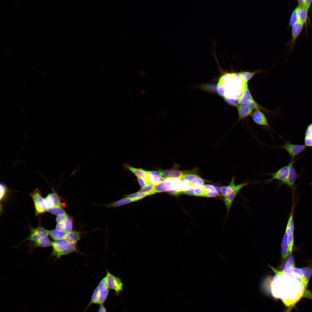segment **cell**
Returning a JSON list of instances; mask_svg holds the SVG:
<instances>
[{"label":"cell","instance_id":"obj_1","mask_svg":"<svg viewBox=\"0 0 312 312\" xmlns=\"http://www.w3.org/2000/svg\"><path fill=\"white\" fill-rule=\"evenodd\" d=\"M247 83L238 73H226L219 78L216 91L225 101L237 99L241 96Z\"/></svg>","mask_w":312,"mask_h":312},{"label":"cell","instance_id":"obj_2","mask_svg":"<svg viewBox=\"0 0 312 312\" xmlns=\"http://www.w3.org/2000/svg\"><path fill=\"white\" fill-rule=\"evenodd\" d=\"M30 196L34 201L36 215L43 213L47 211L49 207L47 202L42 196L38 188L34 190L30 194Z\"/></svg>","mask_w":312,"mask_h":312},{"label":"cell","instance_id":"obj_3","mask_svg":"<svg viewBox=\"0 0 312 312\" xmlns=\"http://www.w3.org/2000/svg\"><path fill=\"white\" fill-rule=\"evenodd\" d=\"M306 146L305 145L292 144L287 141L284 144L277 147L286 151L290 156L291 160H294L296 156L305 150Z\"/></svg>","mask_w":312,"mask_h":312},{"label":"cell","instance_id":"obj_4","mask_svg":"<svg viewBox=\"0 0 312 312\" xmlns=\"http://www.w3.org/2000/svg\"><path fill=\"white\" fill-rule=\"evenodd\" d=\"M107 285L109 289L114 290L116 295L119 294L123 291V284L121 279L107 270Z\"/></svg>","mask_w":312,"mask_h":312},{"label":"cell","instance_id":"obj_5","mask_svg":"<svg viewBox=\"0 0 312 312\" xmlns=\"http://www.w3.org/2000/svg\"><path fill=\"white\" fill-rule=\"evenodd\" d=\"M69 243L65 238L52 242V250L49 258L55 257L56 259H57L59 255L67 248Z\"/></svg>","mask_w":312,"mask_h":312},{"label":"cell","instance_id":"obj_6","mask_svg":"<svg viewBox=\"0 0 312 312\" xmlns=\"http://www.w3.org/2000/svg\"><path fill=\"white\" fill-rule=\"evenodd\" d=\"M250 184L244 183L236 185L234 190L230 194L224 196V202L226 205L227 213H229L233 202L237 194L244 187Z\"/></svg>","mask_w":312,"mask_h":312},{"label":"cell","instance_id":"obj_7","mask_svg":"<svg viewBox=\"0 0 312 312\" xmlns=\"http://www.w3.org/2000/svg\"><path fill=\"white\" fill-rule=\"evenodd\" d=\"M290 163L279 169L274 173H269L268 174L271 176V178L265 181V183H270L273 181L278 180L280 181L284 180L287 177L289 171Z\"/></svg>","mask_w":312,"mask_h":312},{"label":"cell","instance_id":"obj_8","mask_svg":"<svg viewBox=\"0 0 312 312\" xmlns=\"http://www.w3.org/2000/svg\"><path fill=\"white\" fill-rule=\"evenodd\" d=\"M295 161V160H291L290 162L288 174L284 180L280 182L281 184H285L291 189H294L295 181L298 177V174L293 166V164Z\"/></svg>","mask_w":312,"mask_h":312},{"label":"cell","instance_id":"obj_9","mask_svg":"<svg viewBox=\"0 0 312 312\" xmlns=\"http://www.w3.org/2000/svg\"><path fill=\"white\" fill-rule=\"evenodd\" d=\"M52 242L48 236L43 237L35 242H29L27 245L29 248L28 253L30 254L37 248H45L51 246Z\"/></svg>","mask_w":312,"mask_h":312},{"label":"cell","instance_id":"obj_10","mask_svg":"<svg viewBox=\"0 0 312 312\" xmlns=\"http://www.w3.org/2000/svg\"><path fill=\"white\" fill-rule=\"evenodd\" d=\"M304 24L298 21L292 25L291 44L289 50L291 52L293 49L296 40L302 31Z\"/></svg>","mask_w":312,"mask_h":312},{"label":"cell","instance_id":"obj_11","mask_svg":"<svg viewBox=\"0 0 312 312\" xmlns=\"http://www.w3.org/2000/svg\"><path fill=\"white\" fill-rule=\"evenodd\" d=\"M253 120L257 124L271 129L264 114L259 109L253 111L250 115Z\"/></svg>","mask_w":312,"mask_h":312},{"label":"cell","instance_id":"obj_12","mask_svg":"<svg viewBox=\"0 0 312 312\" xmlns=\"http://www.w3.org/2000/svg\"><path fill=\"white\" fill-rule=\"evenodd\" d=\"M159 171L161 176L165 178L181 179L184 174V170H180L176 168L166 170L156 169Z\"/></svg>","mask_w":312,"mask_h":312},{"label":"cell","instance_id":"obj_13","mask_svg":"<svg viewBox=\"0 0 312 312\" xmlns=\"http://www.w3.org/2000/svg\"><path fill=\"white\" fill-rule=\"evenodd\" d=\"M148 177V181L156 185L165 181L167 178L161 176L159 171H146Z\"/></svg>","mask_w":312,"mask_h":312},{"label":"cell","instance_id":"obj_14","mask_svg":"<svg viewBox=\"0 0 312 312\" xmlns=\"http://www.w3.org/2000/svg\"><path fill=\"white\" fill-rule=\"evenodd\" d=\"M172 178L167 179L165 181L156 185L150 195L164 192H167L170 190Z\"/></svg>","mask_w":312,"mask_h":312},{"label":"cell","instance_id":"obj_15","mask_svg":"<svg viewBox=\"0 0 312 312\" xmlns=\"http://www.w3.org/2000/svg\"><path fill=\"white\" fill-rule=\"evenodd\" d=\"M125 168L133 173L137 177L141 178L148 181V177L146 170L141 168H137L125 164H124Z\"/></svg>","mask_w":312,"mask_h":312},{"label":"cell","instance_id":"obj_16","mask_svg":"<svg viewBox=\"0 0 312 312\" xmlns=\"http://www.w3.org/2000/svg\"><path fill=\"white\" fill-rule=\"evenodd\" d=\"M239 101L240 105L246 106L255 101L248 88L247 83L245 85L243 93L239 99Z\"/></svg>","mask_w":312,"mask_h":312},{"label":"cell","instance_id":"obj_17","mask_svg":"<svg viewBox=\"0 0 312 312\" xmlns=\"http://www.w3.org/2000/svg\"><path fill=\"white\" fill-rule=\"evenodd\" d=\"M237 108L238 113L237 121L243 120L250 115L253 110L248 106L242 105H239Z\"/></svg>","mask_w":312,"mask_h":312},{"label":"cell","instance_id":"obj_18","mask_svg":"<svg viewBox=\"0 0 312 312\" xmlns=\"http://www.w3.org/2000/svg\"><path fill=\"white\" fill-rule=\"evenodd\" d=\"M297 14L299 21L303 23L304 25L306 33L307 32V21L308 18V11L307 9L303 7L300 6L298 5L297 6Z\"/></svg>","mask_w":312,"mask_h":312},{"label":"cell","instance_id":"obj_19","mask_svg":"<svg viewBox=\"0 0 312 312\" xmlns=\"http://www.w3.org/2000/svg\"><path fill=\"white\" fill-rule=\"evenodd\" d=\"M141 199L138 198H131L127 197L120 199L116 201L113 202L107 205H102L107 208L115 207L122 206L131 202L138 201Z\"/></svg>","mask_w":312,"mask_h":312},{"label":"cell","instance_id":"obj_20","mask_svg":"<svg viewBox=\"0 0 312 312\" xmlns=\"http://www.w3.org/2000/svg\"><path fill=\"white\" fill-rule=\"evenodd\" d=\"M45 199L49 207L61 205L60 197L56 193L49 194Z\"/></svg>","mask_w":312,"mask_h":312},{"label":"cell","instance_id":"obj_21","mask_svg":"<svg viewBox=\"0 0 312 312\" xmlns=\"http://www.w3.org/2000/svg\"><path fill=\"white\" fill-rule=\"evenodd\" d=\"M29 229L30 235L24 240L21 242L20 244L28 241H29L30 242H35L43 237H46L44 236L36 230V228L31 227Z\"/></svg>","mask_w":312,"mask_h":312},{"label":"cell","instance_id":"obj_22","mask_svg":"<svg viewBox=\"0 0 312 312\" xmlns=\"http://www.w3.org/2000/svg\"><path fill=\"white\" fill-rule=\"evenodd\" d=\"M281 252L282 258L284 259L290 254L288 244L287 234L286 230L282 241Z\"/></svg>","mask_w":312,"mask_h":312},{"label":"cell","instance_id":"obj_23","mask_svg":"<svg viewBox=\"0 0 312 312\" xmlns=\"http://www.w3.org/2000/svg\"><path fill=\"white\" fill-rule=\"evenodd\" d=\"M99 299L97 304H103L108 295L109 288L108 286L99 287Z\"/></svg>","mask_w":312,"mask_h":312},{"label":"cell","instance_id":"obj_24","mask_svg":"<svg viewBox=\"0 0 312 312\" xmlns=\"http://www.w3.org/2000/svg\"><path fill=\"white\" fill-rule=\"evenodd\" d=\"M303 273V276L301 277L302 282L307 287V285L312 275V268L310 266L300 268Z\"/></svg>","mask_w":312,"mask_h":312},{"label":"cell","instance_id":"obj_25","mask_svg":"<svg viewBox=\"0 0 312 312\" xmlns=\"http://www.w3.org/2000/svg\"><path fill=\"white\" fill-rule=\"evenodd\" d=\"M80 234L79 231H72L67 233L65 238L69 243L76 244L80 239Z\"/></svg>","mask_w":312,"mask_h":312},{"label":"cell","instance_id":"obj_26","mask_svg":"<svg viewBox=\"0 0 312 312\" xmlns=\"http://www.w3.org/2000/svg\"><path fill=\"white\" fill-rule=\"evenodd\" d=\"M304 142L306 146L312 147V122L308 125L305 130Z\"/></svg>","mask_w":312,"mask_h":312},{"label":"cell","instance_id":"obj_27","mask_svg":"<svg viewBox=\"0 0 312 312\" xmlns=\"http://www.w3.org/2000/svg\"><path fill=\"white\" fill-rule=\"evenodd\" d=\"M67 233L64 231L54 229L49 231V235L54 240H56L65 238Z\"/></svg>","mask_w":312,"mask_h":312},{"label":"cell","instance_id":"obj_28","mask_svg":"<svg viewBox=\"0 0 312 312\" xmlns=\"http://www.w3.org/2000/svg\"><path fill=\"white\" fill-rule=\"evenodd\" d=\"M47 211L57 216L67 214L61 205L49 207Z\"/></svg>","mask_w":312,"mask_h":312},{"label":"cell","instance_id":"obj_29","mask_svg":"<svg viewBox=\"0 0 312 312\" xmlns=\"http://www.w3.org/2000/svg\"><path fill=\"white\" fill-rule=\"evenodd\" d=\"M78 252V251L77 249L76 244L69 243L67 248L59 255L57 259H58L64 255H67L73 252Z\"/></svg>","mask_w":312,"mask_h":312},{"label":"cell","instance_id":"obj_30","mask_svg":"<svg viewBox=\"0 0 312 312\" xmlns=\"http://www.w3.org/2000/svg\"><path fill=\"white\" fill-rule=\"evenodd\" d=\"M286 230L287 234V242L289 248V250L290 253H291L293 246L294 244V233L289 228L286 226Z\"/></svg>","mask_w":312,"mask_h":312},{"label":"cell","instance_id":"obj_31","mask_svg":"<svg viewBox=\"0 0 312 312\" xmlns=\"http://www.w3.org/2000/svg\"><path fill=\"white\" fill-rule=\"evenodd\" d=\"M64 231L68 233L72 231L73 227V221L72 218L68 215L64 222Z\"/></svg>","mask_w":312,"mask_h":312},{"label":"cell","instance_id":"obj_32","mask_svg":"<svg viewBox=\"0 0 312 312\" xmlns=\"http://www.w3.org/2000/svg\"><path fill=\"white\" fill-rule=\"evenodd\" d=\"M260 72V71H256L252 72L242 71L238 73L243 77L245 82L248 83V81L255 74L259 73Z\"/></svg>","mask_w":312,"mask_h":312},{"label":"cell","instance_id":"obj_33","mask_svg":"<svg viewBox=\"0 0 312 312\" xmlns=\"http://www.w3.org/2000/svg\"><path fill=\"white\" fill-rule=\"evenodd\" d=\"M205 181L199 176L193 179L190 182V185L196 187H200L203 185Z\"/></svg>","mask_w":312,"mask_h":312},{"label":"cell","instance_id":"obj_34","mask_svg":"<svg viewBox=\"0 0 312 312\" xmlns=\"http://www.w3.org/2000/svg\"><path fill=\"white\" fill-rule=\"evenodd\" d=\"M182 181L181 179L172 178L171 188L170 190L175 191L178 190L180 187Z\"/></svg>","mask_w":312,"mask_h":312},{"label":"cell","instance_id":"obj_35","mask_svg":"<svg viewBox=\"0 0 312 312\" xmlns=\"http://www.w3.org/2000/svg\"><path fill=\"white\" fill-rule=\"evenodd\" d=\"M297 10L296 7L292 12L289 21V27L292 26L295 23L299 21Z\"/></svg>","mask_w":312,"mask_h":312},{"label":"cell","instance_id":"obj_36","mask_svg":"<svg viewBox=\"0 0 312 312\" xmlns=\"http://www.w3.org/2000/svg\"><path fill=\"white\" fill-rule=\"evenodd\" d=\"M99 287L97 286L94 290L90 302L88 305V307L94 304H97L99 299Z\"/></svg>","mask_w":312,"mask_h":312},{"label":"cell","instance_id":"obj_37","mask_svg":"<svg viewBox=\"0 0 312 312\" xmlns=\"http://www.w3.org/2000/svg\"><path fill=\"white\" fill-rule=\"evenodd\" d=\"M150 195L148 193L137 192L127 195L126 197L131 198H138L142 199L144 197Z\"/></svg>","mask_w":312,"mask_h":312},{"label":"cell","instance_id":"obj_38","mask_svg":"<svg viewBox=\"0 0 312 312\" xmlns=\"http://www.w3.org/2000/svg\"><path fill=\"white\" fill-rule=\"evenodd\" d=\"M156 186L155 185L151 183L146 186L142 188L138 192L148 193L150 195V193L153 190Z\"/></svg>","mask_w":312,"mask_h":312},{"label":"cell","instance_id":"obj_39","mask_svg":"<svg viewBox=\"0 0 312 312\" xmlns=\"http://www.w3.org/2000/svg\"><path fill=\"white\" fill-rule=\"evenodd\" d=\"M7 188L5 185L2 183L0 184V196L1 201L4 199L7 192Z\"/></svg>","mask_w":312,"mask_h":312},{"label":"cell","instance_id":"obj_40","mask_svg":"<svg viewBox=\"0 0 312 312\" xmlns=\"http://www.w3.org/2000/svg\"><path fill=\"white\" fill-rule=\"evenodd\" d=\"M205 191L200 187H195L193 190L194 195L202 197Z\"/></svg>","mask_w":312,"mask_h":312},{"label":"cell","instance_id":"obj_41","mask_svg":"<svg viewBox=\"0 0 312 312\" xmlns=\"http://www.w3.org/2000/svg\"><path fill=\"white\" fill-rule=\"evenodd\" d=\"M220 196V194H219L218 192L217 191L213 192L205 191L203 194L202 197H213Z\"/></svg>","mask_w":312,"mask_h":312},{"label":"cell","instance_id":"obj_42","mask_svg":"<svg viewBox=\"0 0 312 312\" xmlns=\"http://www.w3.org/2000/svg\"><path fill=\"white\" fill-rule=\"evenodd\" d=\"M205 191L209 192H213L216 191L215 186L211 185H204L200 187Z\"/></svg>","mask_w":312,"mask_h":312},{"label":"cell","instance_id":"obj_43","mask_svg":"<svg viewBox=\"0 0 312 312\" xmlns=\"http://www.w3.org/2000/svg\"><path fill=\"white\" fill-rule=\"evenodd\" d=\"M137 180L140 187L142 188L151 183L148 181L139 177H137Z\"/></svg>","mask_w":312,"mask_h":312},{"label":"cell","instance_id":"obj_44","mask_svg":"<svg viewBox=\"0 0 312 312\" xmlns=\"http://www.w3.org/2000/svg\"><path fill=\"white\" fill-rule=\"evenodd\" d=\"M68 214L57 216L56 219V221L57 223L64 222L66 217Z\"/></svg>","mask_w":312,"mask_h":312},{"label":"cell","instance_id":"obj_45","mask_svg":"<svg viewBox=\"0 0 312 312\" xmlns=\"http://www.w3.org/2000/svg\"><path fill=\"white\" fill-rule=\"evenodd\" d=\"M312 4V0H304L302 7L309 10Z\"/></svg>","mask_w":312,"mask_h":312},{"label":"cell","instance_id":"obj_46","mask_svg":"<svg viewBox=\"0 0 312 312\" xmlns=\"http://www.w3.org/2000/svg\"><path fill=\"white\" fill-rule=\"evenodd\" d=\"M55 229L59 231H64V222L57 223L55 226Z\"/></svg>","mask_w":312,"mask_h":312},{"label":"cell","instance_id":"obj_47","mask_svg":"<svg viewBox=\"0 0 312 312\" xmlns=\"http://www.w3.org/2000/svg\"><path fill=\"white\" fill-rule=\"evenodd\" d=\"M287 261L289 263L292 267H294L295 266L294 259L293 256L292 254H291L289 255Z\"/></svg>","mask_w":312,"mask_h":312},{"label":"cell","instance_id":"obj_48","mask_svg":"<svg viewBox=\"0 0 312 312\" xmlns=\"http://www.w3.org/2000/svg\"><path fill=\"white\" fill-rule=\"evenodd\" d=\"M226 188L227 186H222L220 188V192L224 197L226 195Z\"/></svg>","mask_w":312,"mask_h":312},{"label":"cell","instance_id":"obj_49","mask_svg":"<svg viewBox=\"0 0 312 312\" xmlns=\"http://www.w3.org/2000/svg\"><path fill=\"white\" fill-rule=\"evenodd\" d=\"M293 272L299 274L301 277L303 276V273L300 268H294Z\"/></svg>","mask_w":312,"mask_h":312},{"label":"cell","instance_id":"obj_50","mask_svg":"<svg viewBox=\"0 0 312 312\" xmlns=\"http://www.w3.org/2000/svg\"><path fill=\"white\" fill-rule=\"evenodd\" d=\"M193 190L183 191L182 192V194H185L193 195Z\"/></svg>","mask_w":312,"mask_h":312},{"label":"cell","instance_id":"obj_51","mask_svg":"<svg viewBox=\"0 0 312 312\" xmlns=\"http://www.w3.org/2000/svg\"><path fill=\"white\" fill-rule=\"evenodd\" d=\"M98 312H107L104 306L102 305H101Z\"/></svg>","mask_w":312,"mask_h":312},{"label":"cell","instance_id":"obj_52","mask_svg":"<svg viewBox=\"0 0 312 312\" xmlns=\"http://www.w3.org/2000/svg\"><path fill=\"white\" fill-rule=\"evenodd\" d=\"M293 267L287 261L286 262L285 265V269H289Z\"/></svg>","mask_w":312,"mask_h":312},{"label":"cell","instance_id":"obj_53","mask_svg":"<svg viewBox=\"0 0 312 312\" xmlns=\"http://www.w3.org/2000/svg\"><path fill=\"white\" fill-rule=\"evenodd\" d=\"M286 262H283L281 265L280 269L281 270V271H283L284 269H285V265Z\"/></svg>","mask_w":312,"mask_h":312}]
</instances>
